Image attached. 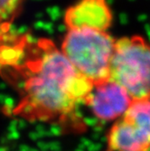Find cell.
I'll list each match as a JSON object with an SVG mask.
<instances>
[{"mask_svg": "<svg viewBox=\"0 0 150 151\" xmlns=\"http://www.w3.org/2000/svg\"><path fill=\"white\" fill-rule=\"evenodd\" d=\"M93 86L61 49L43 44L22 70L20 100L14 113L30 121L66 120L84 104Z\"/></svg>", "mask_w": 150, "mask_h": 151, "instance_id": "1", "label": "cell"}, {"mask_svg": "<svg viewBox=\"0 0 150 151\" xmlns=\"http://www.w3.org/2000/svg\"><path fill=\"white\" fill-rule=\"evenodd\" d=\"M116 42L106 30L77 27L67 30L61 50L80 73L97 84L111 78Z\"/></svg>", "mask_w": 150, "mask_h": 151, "instance_id": "2", "label": "cell"}, {"mask_svg": "<svg viewBox=\"0 0 150 151\" xmlns=\"http://www.w3.org/2000/svg\"><path fill=\"white\" fill-rule=\"evenodd\" d=\"M110 79L133 99L150 92V44L146 40L138 35L117 40Z\"/></svg>", "mask_w": 150, "mask_h": 151, "instance_id": "3", "label": "cell"}, {"mask_svg": "<svg viewBox=\"0 0 150 151\" xmlns=\"http://www.w3.org/2000/svg\"><path fill=\"white\" fill-rule=\"evenodd\" d=\"M108 151H150V92L134 98L108 129Z\"/></svg>", "mask_w": 150, "mask_h": 151, "instance_id": "4", "label": "cell"}, {"mask_svg": "<svg viewBox=\"0 0 150 151\" xmlns=\"http://www.w3.org/2000/svg\"><path fill=\"white\" fill-rule=\"evenodd\" d=\"M132 101V96L125 88L117 81L108 79L94 84L84 105L100 120L111 121L117 120L123 115Z\"/></svg>", "mask_w": 150, "mask_h": 151, "instance_id": "5", "label": "cell"}, {"mask_svg": "<svg viewBox=\"0 0 150 151\" xmlns=\"http://www.w3.org/2000/svg\"><path fill=\"white\" fill-rule=\"evenodd\" d=\"M68 29L90 27L108 30L112 23V13L106 0H79L64 15Z\"/></svg>", "mask_w": 150, "mask_h": 151, "instance_id": "6", "label": "cell"}, {"mask_svg": "<svg viewBox=\"0 0 150 151\" xmlns=\"http://www.w3.org/2000/svg\"><path fill=\"white\" fill-rule=\"evenodd\" d=\"M1 5V18L2 20H9L12 18L19 8L22 0H0Z\"/></svg>", "mask_w": 150, "mask_h": 151, "instance_id": "7", "label": "cell"}]
</instances>
